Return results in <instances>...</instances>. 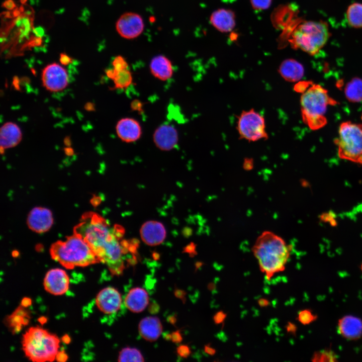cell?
<instances>
[{"label": "cell", "instance_id": "cell-15", "mask_svg": "<svg viewBox=\"0 0 362 362\" xmlns=\"http://www.w3.org/2000/svg\"><path fill=\"white\" fill-rule=\"evenodd\" d=\"M118 137L126 143L134 142L140 139L142 135V128L136 119L125 117L118 121L116 126Z\"/></svg>", "mask_w": 362, "mask_h": 362}, {"label": "cell", "instance_id": "cell-21", "mask_svg": "<svg viewBox=\"0 0 362 362\" xmlns=\"http://www.w3.org/2000/svg\"><path fill=\"white\" fill-rule=\"evenodd\" d=\"M141 336L145 340L152 342L156 340L162 331L160 320L156 317L149 316L143 318L138 325Z\"/></svg>", "mask_w": 362, "mask_h": 362}, {"label": "cell", "instance_id": "cell-40", "mask_svg": "<svg viewBox=\"0 0 362 362\" xmlns=\"http://www.w3.org/2000/svg\"><path fill=\"white\" fill-rule=\"evenodd\" d=\"M67 359V355L63 351H58L56 359L59 361H64Z\"/></svg>", "mask_w": 362, "mask_h": 362}, {"label": "cell", "instance_id": "cell-13", "mask_svg": "<svg viewBox=\"0 0 362 362\" xmlns=\"http://www.w3.org/2000/svg\"><path fill=\"white\" fill-rule=\"evenodd\" d=\"M27 223L29 228L33 231L38 233L46 232L53 223L52 212L44 207H35L29 212Z\"/></svg>", "mask_w": 362, "mask_h": 362}, {"label": "cell", "instance_id": "cell-16", "mask_svg": "<svg viewBox=\"0 0 362 362\" xmlns=\"http://www.w3.org/2000/svg\"><path fill=\"white\" fill-rule=\"evenodd\" d=\"M337 330L347 340H358L362 336V320L351 315L344 316L338 320Z\"/></svg>", "mask_w": 362, "mask_h": 362}, {"label": "cell", "instance_id": "cell-1", "mask_svg": "<svg viewBox=\"0 0 362 362\" xmlns=\"http://www.w3.org/2000/svg\"><path fill=\"white\" fill-rule=\"evenodd\" d=\"M73 233L83 238L100 262L105 263L111 274L119 276L123 273L125 247L117 228L111 227L98 213L87 212L74 226Z\"/></svg>", "mask_w": 362, "mask_h": 362}, {"label": "cell", "instance_id": "cell-23", "mask_svg": "<svg viewBox=\"0 0 362 362\" xmlns=\"http://www.w3.org/2000/svg\"><path fill=\"white\" fill-rule=\"evenodd\" d=\"M106 73L113 81L116 88H127L133 83V75L129 68L117 71L112 68L107 69Z\"/></svg>", "mask_w": 362, "mask_h": 362}, {"label": "cell", "instance_id": "cell-20", "mask_svg": "<svg viewBox=\"0 0 362 362\" xmlns=\"http://www.w3.org/2000/svg\"><path fill=\"white\" fill-rule=\"evenodd\" d=\"M152 75L157 79L166 81L173 75V67L170 60L166 57L159 55L154 57L149 64Z\"/></svg>", "mask_w": 362, "mask_h": 362}, {"label": "cell", "instance_id": "cell-41", "mask_svg": "<svg viewBox=\"0 0 362 362\" xmlns=\"http://www.w3.org/2000/svg\"><path fill=\"white\" fill-rule=\"evenodd\" d=\"M33 31L37 37H41L44 35V30L41 27L34 28Z\"/></svg>", "mask_w": 362, "mask_h": 362}, {"label": "cell", "instance_id": "cell-22", "mask_svg": "<svg viewBox=\"0 0 362 362\" xmlns=\"http://www.w3.org/2000/svg\"><path fill=\"white\" fill-rule=\"evenodd\" d=\"M278 71L281 76L289 82L300 80L304 73L303 65L296 60L291 58L284 60L280 65Z\"/></svg>", "mask_w": 362, "mask_h": 362}, {"label": "cell", "instance_id": "cell-44", "mask_svg": "<svg viewBox=\"0 0 362 362\" xmlns=\"http://www.w3.org/2000/svg\"><path fill=\"white\" fill-rule=\"evenodd\" d=\"M205 351L210 355H213L215 353L216 350L213 348L211 347L210 346H205Z\"/></svg>", "mask_w": 362, "mask_h": 362}, {"label": "cell", "instance_id": "cell-38", "mask_svg": "<svg viewBox=\"0 0 362 362\" xmlns=\"http://www.w3.org/2000/svg\"><path fill=\"white\" fill-rule=\"evenodd\" d=\"M131 108L134 111H140L142 109L141 102L138 100L133 101L131 104Z\"/></svg>", "mask_w": 362, "mask_h": 362}, {"label": "cell", "instance_id": "cell-31", "mask_svg": "<svg viewBox=\"0 0 362 362\" xmlns=\"http://www.w3.org/2000/svg\"><path fill=\"white\" fill-rule=\"evenodd\" d=\"M112 66L113 68L117 71L128 69L129 67L127 61L122 56H117L113 59Z\"/></svg>", "mask_w": 362, "mask_h": 362}, {"label": "cell", "instance_id": "cell-10", "mask_svg": "<svg viewBox=\"0 0 362 362\" xmlns=\"http://www.w3.org/2000/svg\"><path fill=\"white\" fill-rule=\"evenodd\" d=\"M144 24L142 17L135 13L123 14L118 20L116 29L122 37L132 39L139 36L143 31Z\"/></svg>", "mask_w": 362, "mask_h": 362}, {"label": "cell", "instance_id": "cell-14", "mask_svg": "<svg viewBox=\"0 0 362 362\" xmlns=\"http://www.w3.org/2000/svg\"><path fill=\"white\" fill-rule=\"evenodd\" d=\"M153 140L159 149L162 150H171L178 143L177 131L172 125L166 123L161 124L154 131Z\"/></svg>", "mask_w": 362, "mask_h": 362}, {"label": "cell", "instance_id": "cell-32", "mask_svg": "<svg viewBox=\"0 0 362 362\" xmlns=\"http://www.w3.org/2000/svg\"><path fill=\"white\" fill-rule=\"evenodd\" d=\"M272 0H250L252 7L256 10H265L268 8Z\"/></svg>", "mask_w": 362, "mask_h": 362}, {"label": "cell", "instance_id": "cell-46", "mask_svg": "<svg viewBox=\"0 0 362 362\" xmlns=\"http://www.w3.org/2000/svg\"><path fill=\"white\" fill-rule=\"evenodd\" d=\"M27 1V0H20V2L22 4H24Z\"/></svg>", "mask_w": 362, "mask_h": 362}, {"label": "cell", "instance_id": "cell-37", "mask_svg": "<svg viewBox=\"0 0 362 362\" xmlns=\"http://www.w3.org/2000/svg\"><path fill=\"white\" fill-rule=\"evenodd\" d=\"M2 7L8 10H12L16 8V5L13 0H6L2 4Z\"/></svg>", "mask_w": 362, "mask_h": 362}, {"label": "cell", "instance_id": "cell-11", "mask_svg": "<svg viewBox=\"0 0 362 362\" xmlns=\"http://www.w3.org/2000/svg\"><path fill=\"white\" fill-rule=\"evenodd\" d=\"M69 277L63 269L53 268L49 270L45 276V290L52 295L58 296L65 294L69 289Z\"/></svg>", "mask_w": 362, "mask_h": 362}, {"label": "cell", "instance_id": "cell-8", "mask_svg": "<svg viewBox=\"0 0 362 362\" xmlns=\"http://www.w3.org/2000/svg\"><path fill=\"white\" fill-rule=\"evenodd\" d=\"M237 118V129L241 139L255 142L268 138L264 118L254 109L243 111Z\"/></svg>", "mask_w": 362, "mask_h": 362}, {"label": "cell", "instance_id": "cell-29", "mask_svg": "<svg viewBox=\"0 0 362 362\" xmlns=\"http://www.w3.org/2000/svg\"><path fill=\"white\" fill-rule=\"evenodd\" d=\"M311 360L314 362H334L337 361V355L330 349H323L315 352Z\"/></svg>", "mask_w": 362, "mask_h": 362}, {"label": "cell", "instance_id": "cell-19", "mask_svg": "<svg viewBox=\"0 0 362 362\" xmlns=\"http://www.w3.org/2000/svg\"><path fill=\"white\" fill-rule=\"evenodd\" d=\"M210 21L213 27L219 31L229 32L235 26V16L234 12L230 10L219 9L212 14Z\"/></svg>", "mask_w": 362, "mask_h": 362}, {"label": "cell", "instance_id": "cell-27", "mask_svg": "<svg viewBox=\"0 0 362 362\" xmlns=\"http://www.w3.org/2000/svg\"><path fill=\"white\" fill-rule=\"evenodd\" d=\"M28 315L22 307H19L9 318V322L13 330L17 332L19 331L22 325H26L28 322Z\"/></svg>", "mask_w": 362, "mask_h": 362}, {"label": "cell", "instance_id": "cell-45", "mask_svg": "<svg viewBox=\"0 0 362 362\" xmlns=\"http://www.w3.org/2000/svg\"><path fill=\"white\" fill-rule=\"evenodd\" d=\"M31 303V301L29 299L25 298L22 302V306L26 307L29 306Z\"/></svg>", "mask_w": 362, "mask_h": 362}, {"label": "cell", "instance_id": "cell-42", "mask_svg": "<svg viewBox=\"0 0 362 362\" xmlns=\"http://www.w3.org/2000/svg\"><path fill=\"white\" fill-rule=\"evenodd\" d=\"M258 304L260 307H265L269 305V302L266 299L260 298L258 300Z\"/></svg>", "mask_w": 362, "mask_h": 362}, {"label": "cell", "instance_id": "cell-33", "mask_svg": "<svg viewBox=\"0 0 362 362\" xmlns=\"http://www.w3.org/2000/svg\"><path fill=\"white\" fill-rule=\"evenodd\" d=\"M320 219L323 222L329 223L331 226L337 225V223L335 220V214L331 211L322 213L320 216Z\"/></svg>", "mask_w": 362, "mask_h": 362}, {"label": "cell", "instance_id": "cell-5", "mask_svg": "<svg viewBox=\"0 0 362 362\" xmlns=\"http://www.w3.org/2000/svg\"><path fill=\"white\" fill-rule=\"evenodd\" d=\"M22 344L25 355L31 361H52L59 351L60 340L44 329L32 327L23 335Z\"/></svg>", "mask_w": 362, "mask_h": 362}, {"label": "cell", "instance_id": "cell-6", "mask_svg": "<svg viewBox=\"0 0 362 362\" xmlns=\"http://www.w3.org/2000/svg\"><path fill=\"white\" fill-rule=\"evenodd\" d=\"M327 24L322 21H306L298 25L291 40L295 48L311 55L316 54L323 47L329 37Z\"/></svg>", "mask_w": 362, "mask_h": 362}, {"label": "cell", "instance_id": "cell-35", "mask_svg": "<svg viewBox=\"0 0 362 362\" xmlns=\"http://www.w3.org/2000/svg\"><path fill=\"white\" fill-rule=\"evenodd\" d=\"M72 61L71 58L65 53H61L60 55V62L61 64L66 65Z\"/></svg>", "mask_w": 362, "mask_h": 362}, {"label": "cell", "instance_id": "cell-24", "mask_svg": "<svg viewBox=\"0 0 362 362\" xmlns=\"http://www.w3.org/2000/svg\"><path fill=\"white\" fill-rule=\"evenodd\" d=\"M344 94L350 102H362V78L355 77L348 81L344 88Z\"/></svg>", "mask_w": 362, "mask_h": 362}, {"label": "cell", "instance_id": "cell-17", "mask_svg": "<svg viewBox=\"0 0 362 362\" xmlns=\"http://www.w3.org/2000/svg\"><path fill=\"white\" fill-rule=\"evenodd\" d=\"M22 133L20 127L12 122L4 124L0 129L1 151L17 146L22 140Z\"/></svg>", "mask_w": 362, "mask_h": 362}, {"label": "cell", "instance_id": "cell-4", "mask_svg": "<svg viewBox=\"0 0 362 362\" xmlns=\"http://www.w3.org/2000/svg\"><path fill=\"white\" fill-rule=\"evenodd\" d=\"M300 102L302 120L312 130L326 125L325 113L328 107L338 104L329 95L327 90L319 84H310L302 93Z\"/></svg>", "mask_w": 362, "mask_h": 362}, {"label": "cell", "instance_id": "cell-3", "mask_svg": "<svg viewBox=\"0 0 362 362\" xmlns=\"http://www.w3.org/2000/svg\"><path fill=\"white\" fill-rule=\"evenodd\" d=\"M53 259L69 269L100 262L90 247L79 235L74 233L65 240L53 243L50 248Z\"/></svg>", "mask_w": 362, "mask_h": 362}, {"label": "cell", "instance_id": "cell-18", "mask_svg": "<svg viewBox=\"0 0 362 362\" xmlns=\"http://www.w3.org/2000/svg\"><path fill=\"white\" fill-rule=\"evenodd\" d=\"M149 302L148 293L145 290L140 287L130 290L124 300L125 306L134 313L143 311L147 307Z\"/></svg>", "mask_w": 362, "mask_h": 362}, {"label": "cell", "instance_id": "cell-39", "mask_svg": "<svg viewBox=\"0 0 362 362\" xmlns=\"http://www.w3.org/2000/svg\"><path fill=\"white\" fill-rule=\"evenodd\" d=\"M286 328L288 332L291 333L292 334L296 333L297 327L294 324L290 322H288L286 326Z\"/></svg>", "mask_w": 362, "mask_h": 362}, {"label": "cell", "instance_id": "cell-9", "mask_svg": "<svg viewBox=\"0 0 362 362\" xmlns=\"http://www.w3.org/2000/svg\"><path fill=\"white\" fill-rule=\"evenodd\" d=\"M43 85L48 90L57 92L64 89L68 83L67 72L62 66L53 63L47 65L42 70Z\"/></svg>", "mask_w": 362, "mask_h": 362}, {"label": "cell", "instance_id": "cell-26", "mask_svg": "<svg viewBox=\"0 0 362 362\" xmlns=\"http://www.w3.org/2000/svg\"><path fill=\"white\" fill-rule=\"evenodd\" d=\"M348 24L352 27H362V4L353 3L350 5L346 12Z\"/></svg>", "mask_w": 362, "mask_h": 362}, {"label": "cell", "instance_id": "cell-43", "mask_svg": "<svg viewBox=\"0 0 362 362\" xmlns=\"http://www.w3.org/2000/svg\"><path fill=\"white\" fill-rule=\"evenodd\" d=\"M244 166H245V168L246 169H249L251 168L253 166L252 161H250L249 159L248 160L246 159L244 162Z\"/></svg>", "mask_w": 362, "mask_h": 362}, {"label": "cell", "instance_id": "cell-7", "mask_svg": "<svg viewBox=\"0 0 362 362\" xmlns=\"http://www.w3.org/2000/svg\"><path fill=\"white\" fill-rule=\"evenodd\" d=\"M334 143L339 158L362 164V123L350 121L341 123Z\"/></svg>", "mask_w": 362, "mask_h": 362}, {"label": "cell", "instance_id": "cell-34", "mask_svg": "<svg viewBox=\"0 0 362 362\" xmlns=\"http://www.w3.org/2000/svg\"><path fill=\"white\" fill-rule=\"evenodd\" d=\"M226 317V314L223 311L218 312L214 316V321L216 324L222 323Z\"/></svg>", "mask_w": 362, "mask_h": 362}, {"label": "cell", "instance_id": "cell-28", "mask_svg": "<svg viewBox=\"0 0 362 362\" xmlns=\"http://www.w3.org/2000/svg\"><path fill=\"white\" fill-rule=\"evenodd\" d=\"M119 361H143L144 358L141 352L136 348L125 347L122 349L119 354Z\"/></svg>", "mask_w": 362, "mask_h": 362}, {"label": "cell", "instance_id": "cell-30", "mask_svg": "<svg viewBox=\"0 0 362 362\" xmlns=\"http://www.w3.org/2000/svg\"><path fill=\"white\" fill-rule=\"evenodd\" d=\"M318 316L309 309L301 310L298 314V320L303 325H308L317 320Z\"/></svg>", "mask_w": 362, "mask_h": 362}, {"label": "cell", "instance_id": "cell-47", "mask_svg": "<svg viewBox=\"0 0 362 362\" xmlns=\"http://www.w3.org/2000/svg\"><path fill=\"white\" fill-rule=\"evenodd\" d=\"M360 269H361V272H362V263H361V265H360Z\"/></svg>", "mask_w": 362, "mask_h": 362}, {"label": "cell", "instance_id": "cell-12", "mask_svg": "<svg viewBox=\"0 0 362 362\" xmlns=\"http://www.w3.org/2000/svg\"><path fill=\"white\" fill-rule=\"evenodd\" d=\"M122 297L119 291L112 287H108L98 294L96 303L98 308L106 314L116 313L122 305Z\"/></svg>", "mask_w": 362, "mask_h": 362}, {"label": "cell", "instance_id": "cell-25", "mask_svg": "<svg viewBox=\"0 0 362 362\" xmlns=\"http://www.w3.org/2000/svg\"><path fill=\"white\" fill-rule=\"evenodd\" d=\"M142 233L144 241L151 245L159 244L164 238L163 229L157 224L148 223L144 226Z\"/></svg>", "mask_w": 362, "mask_h": 362}, {"label": "cell", "instance_id": "cell-2", "mask_svg": "<svg viewBox=\"0 0 362 362\" xmlns=\"http://www.w3.org/2000/svg\"><path fill=\"white\" fill-rule=\"evenodd\" d=\"M252 250L260 270L269 280L274 274L285 269L291 248L282 237L265 231L257 238Z\"/></svg>", "mask_w": 362, "mask_h": 362}, {"label": "cell", "instance_id": "cell-36", "mask_svg": "<svg viewBox=\"0 0 362 362\" xmlns=\"http://www.w3.org/2000/svg\"><path fill=\"white\" fill-rule=\"evenodd\" d=\"M42 42V40L41 37H34L32 38V40H31L28 44V45L30 46H38L41 45Z\"/></svg>", "mask_w": 362, "mask_h": 362}]
</instances>
